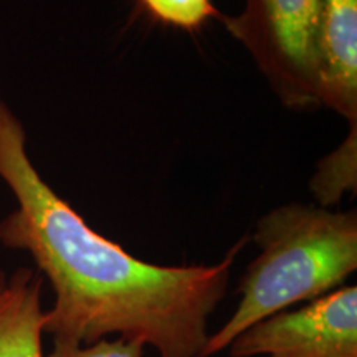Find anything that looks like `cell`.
<instances>
[{"mask_svg": "<svg viewBox=\"0 0 357 357\" xmlns=\"http://www.w3.org/2000/svg\"><path fill=\"white\" fill-rule=\"evenodd\" d=\"M227 349L231 357H357V288L341 287L268 316Z\"/></svg>", "mask_w": 357, "mask_h": 357, "instance_id": "4", "label": "cell"}, {"mask_svg": "<svg viewBox=\"0 0 357 357\" xmlns=\"http://www.w3.org/2000/svg\"><path fill=\"white\" fill-rule=\"evenodd\" d=\"M258 255L238 284L229 321L208 336L202 357L225 351L258 321L341 288L357 270V212L312 204L271 208L252 235Z\"/></svg>", "mask_w": 357, "mask_h": 357, "instance_id": "2", "label": "cell"}, {"mask_svg": "<svg viewBox=\"0 0 357 357\" xmlns=\"http://www.w3.org/2000/svg\"><path fill=\"white\" fill-rule=\"evenodd\" d=\"M42 289L33 268L0 270V357H45Z\"/></svg>", "mask_w": 357, "mask_h": 357, "instance_id": "6", "label": "cell"}, {"mask_svg": "<svg viewBox=\"0 0 357 357\" xmlns=\"http://www.w3.org/2000/svg\"><path fill=\"white\" fill-rule=\"evenodd\" d=\"M319 0H243L236 15L220 17L250 53L268 86L287 108H319L316 30Z\"/></svg>", "mask_w": 357, "mask_h": 357, "instance_id": "3", "label": "cell"}, {"mask_svg": "<svg viewBox=\"0 0 357 357\" xmlns=\"http://www.w3.org/2000/svg\"><path fill=\"white\" fill-rule=\"evenodd\" d=\"M0 178L15 199L0 220V243L29 253L55 294L43 333L79 344L119 336L154 347L159 357H202L208 319L247 238L213 265L164 266L131 255L45 181L30 159L24 124L2 96Z\"/></svg>", "mask_w": 357, "mask_h": 357, "instance_id": "1", "label": "cell"}, {"mask_svg": "<svg viewBox=\"0 0 357 357\" xmlns=\"http://www.w3.org/2000/svg\"><path fill=\"white\" fill-rule=\"evenodd\" d=\"M316 66L319 106L357 128V0H319Z\"/></svg>", "mask_w": 357, "mask_h": 357, "instance_id": "5", "label": "cell"}, {"mask_svg": "<svg viewBox=\"0 0 357 357\" xmlns=\"http://www.w3.org/2000/svg\"><path fill=\"white\" fill-rule=\"evenodd\" d=\"M142 10L159 24L197 32L212 19H220V12L212 0H139Z\"/></svg>", "mask_w": 357, "mask_h": 357, "instance_id": "8", "label": "cell"}, {"mask_svg": "<svg viewBox=\"0 0 357 357\" xmlns=\"http://www.w3.org/2000/svg\"><path fill=\"white\" fill-rule=\"evenodd\" d=\"M144 346L116 336L102 337L91 344L53 339V349L45 357H142Z\"/></svg>", "mask_w": 357, "mask_h": 357, "instance_id": "9", "label": "cell"}, {"mask_svg": "<svg viewBox=\"0 0 357 357\" xmlns=\"http://www.w3.org/2000/svg\"><path fill=\"white\" fill-rule=\"evenodd\" d=\"M310 187L319 205L334 208L346 194L357 189V128H349L346 139L321 160Z\"/></svg>", "mask_w": 357, "mask_h": 357, "instance_id": "7", "label": "cell"}]
</instances>
